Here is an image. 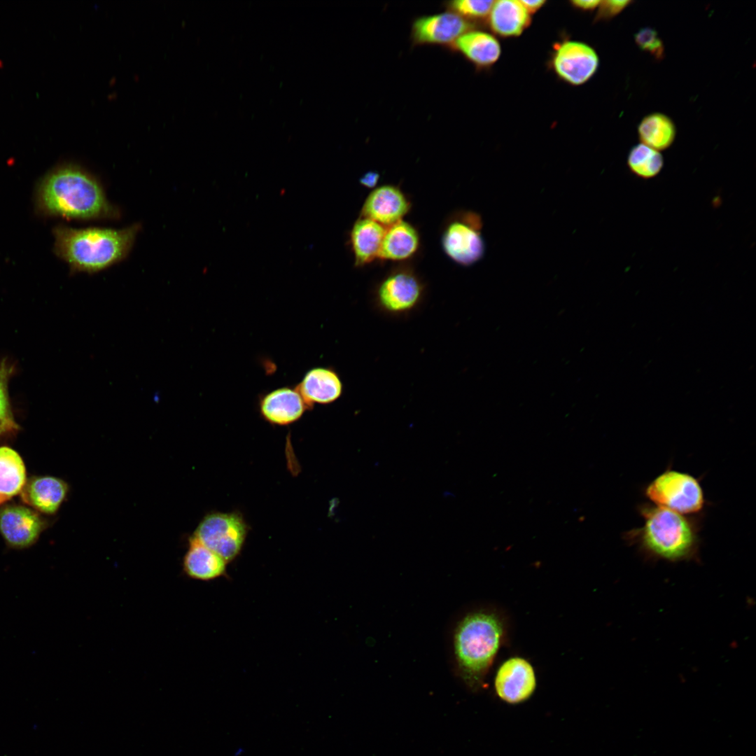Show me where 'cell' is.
Returning <instances> with one entry per match:
<instances>
[{
	"label": "cell",
	"mask_w": 756,
	"mask_h": 756,
	"mask_svg": "<svg viewBox=\"0 0 756 756\" xmlns=\"http://www.w3.org/2000/svg\"><path fill=\"white\" fill-rule=\"evenodd\" d=\"M520 1L530 15L537 12L546 3L545 0H522Z\"/></svg>",
	"instance_id": "cell-31"
},
{
	"label": "cell",
	"mask_w": 756,
	"mask_h": 756,
	"mask_svg": "<svg viewBox=\"0 0 756 756\" xmlns=\"http://www.w3.org/2000/svg\"><path fill=\"white\" fill-rule=\"evenodd\" d=\"M641 142L658 151L668 148L674 142L676 128L673 120L660 113H653L644 117L638 127Z\"/></svg>",
	"instance_id": "cell-23"
},
{
	"label": "cell",
	"mask_w": 756,
	"mask_h": 756,
	"mask_svg": "<svg viewBox=\"0 0 756 756\" xmlns=\"http://www.w3.org/2000/svg\"><path fill=\"white\" fill-rule=\"evenodd\" d=\"M69 485L63 479L52 476H35L27 479L20 492L23 503L34 510L54 514L66 498Z\"/></svg>",
	"instance_id": "cell-15"
},
{
	"label": "cell",
	"mask_w": 756,
	"mask_h": 756,
	"mask_svg": "<svg viewBox=\"0 0 756 756\" xmlns=\"http://www.w3.org/2000/svg\"><path fill=\"white\" fill-rule=\"evenodd\" d=\"M636 510L643 524L622 534L628 545L650 560H699L703 514H682L649 502L638 504Z\"/></svg>",
	"instance_id": "cell-2"
},
{
	"label": "cell",
	"mask_w": 756,
	"mask_h": 756,
	"mask_svg": "<svg viewBox=\"0 0 756 756\" xmlns=\"http://www.w3.org/2000/svg\"><path fill=\"white\" fill-rule=\"evenodd\" d=\"M296 388L310 408L315 404L328 405L335 402L342 396L344 390L339 374L326 367H317L307 371Z\"/></svg>",
	"instance_id": "cell-16"
},
{
	"label": "cell",
	"mask_w": 756,
	"mask_h": 756,
	"mask_svg": "<svg viewBox=\"0 0 756 756\" xmlns=\"http://www.w3.org/2000/svg\"><path fill=\"white\" fill-rule=\"evenodd\" d=\"M410 208V202L401 190L394 186L384 185L368 196L361 216L386 227L401 220Z\"/></svg>",
	"instance_id": "cell-14"
},
{
	"label": "cell",
	"mask_w": 756,
	"mask_h": 756,
	"mask_svg": "<svg viewBox=\"0 0 756 756\" xmlns=\"http://www.w3.org/2000/svg\"><path fill=\"white\" fill-rule=\"evenodd\" d=\"M426 291L424 282L413 269L399 267L375 286L372 304L377 312L386 317L406 318L421 307Z\"/></svg>",
	"instance_id": "cell-6"
},
{
	"label": "cell",
	"mask_w": 756,
	"mask_h": 756,
	"mask_svg": "<svg viewBox=\"0 0 756 756\" xmlns=\"http://www.w3.org/2000/svg\"><path fill=\"white\" fill-rule=\"evenodd\" d=\"M41 215L83 221L115 220L118 208L107 199L99 180L78 164L64 163L47 173L35 192Z\"/></svg>",
	"instance_id": "cell-1"
},
{
	"label": "cell",
	"mask_w": 756,
	"mask_h": 756,
	"mask_svg": "<svg viewBox=\"0 0 756 756\" xmlns=\"http://www.w3.org/2000/svg\"><path fill=\"white\" fill-rule=\"evenodd\" d=\"M600 2L601 1L598 0H574L570 1V4L581 10H592L598 8Z\"/></svg>",
	"instance_id": "cell-30"
},
{
	"label": "cell",
	"mask_w": 756,
	"mask_h": 756,
	"mask_svg": "<svg viewBox=\"0 0 756 756\" xmlns=\"http://www.w3.org/2000/svg\"><path fill=\"white\" fill-rule=\"evenodd\" d=\"M475 25L449 10L419 16L411 27L412 45H436L451 48L454 42Z\"/></svg>",
	"instance_id": "cell-10"
},
{
	"label": "cell",
	"mask_w": 756,
	"mask_h": 756,
	"mask_svg": "<svg viewBox=\"0 0 756 756\" xmlns=\"http://www.w3.org/2000/svg\"><path fill=\"white\" fill-rule=\"evenodd\" d=\"M310 409L296 387L284 386L264 394L259 401L262 418L271 424L288 426Z\"/></svg>",
	"instance_id": "cell-13"
},
{
	"label": "cell",
	"mask_w": 756,
	"mask_h": 756,
	"mask_svg": "<svg viewBox=\"0 0 756 756\" xmlns=\"http://www.w3.org/2000/svg\"><path fill=\"white\" fill-rule=\"evenodd\" d=\"M26 481V468L20 455L9 447H0V505L20 493Z\"/></svg>",
	"instance_id": "cell-22"
},
{
	"label": "cell",
	"mask_w": 756,
	"mask_h": 756,
	"mask_svg": "<svg viewBox=\"0 0 756 756\" xmlns=\"http://www.w3.org/2000/svg\"><path fill=\"white\" fill-rule=\"evenodd\" d=\"M386 227L363 217L354 223L350 237L357 266H363L379 257Z\"/></svg>",
	"instance_id": "cell-20"
},
{
	"label": "cell",
	"mask_w": 756,
	"mask_h": 756,
	"mask_svg": "<svg viewBox=\"0 0 756 756\" xmlns=\"http://www.w3.org/2000/svg\"><path fill=\"white\" fill-rule=\"evenodd\" d=\"M664 164L663 155L643 144L633 146L627 156V167L636 177L648 180L656 177Z\"/></svg>",
	"instance_id": "cell-24"
},
{
	"label": "cell",
	"mask_w": 756,
	"mask_h": 756,
	"mask_svg": "<svg viewBox=\"0 0 756 756\" xmlns=\"http://www.w3.org/2000/svg\"><path fill=\"white\" fill-rule=\"evenodd\" d=\"M504 615L480 608L465 615L454 634V653L459 678L472 692L484 689L486 677L507 634Z\"/></svg>",
	"instance_id": "cell-3"
},
{
	"label": "cell",
	"mask_w": 756,
	"mask_h": 756,
	"mask_svg": "<svg viewBox=\"0 0 756 756\" xmlns=\"http://www.w3.org/2000/svg\"><path fill=\"white\" fill-rule=\"evenodd\" d=\"M631 1H601L598 6L597 20H607L613 18L626 8Z\"/></svg>",
	"instance_id": "cell-28"
},
{
	"label": "cell",
	"mask_w": 756,
	"mask_h": 756,
	"mask_svg": "<svg viewBox=\"0 0 756 756\" xmlns=\"http://www.w3.org/2000/svg\"><path fill=\"white\" fill-rule=\"evenodd\" d=\"M487 18L491 31L502 37L521 35L531 21L529 13L517 0L494 1Z\"/></svg>",
	"instance_id": "cell-19"
},
{
	"label": "cell",
	"mask_w": 756,
	"mask_h": 756,
	"mask_svg": "<svg viewBox=\"0 0 756 756\" xmlns=\"http://www.w3.org/2000/svg\"><path fill=\"white\" fill-rule=\"evenodd\" d=\"M419 246L416 230L402 220L386 227L379 258L404 260L412 257Z\"/></svg>",
	"instance_id": "cell-21"
},
{
	"label": "cell",
	"mask_w": 756,
	"mask_h": 756,
	"mask_svg": "<svg viewBox=\"0 0 756 756\" xmlns=\"http://www.w3.org/2000/svg\"><path fill=\"white\" fill-rule=\"evenodd\" d=\"M450 50L457 51L479 69L491 66L501 54L500 44L493 34L474 29L463 34Z\"/></svg>",
	"instance_id": "cell-18"
},
{
	"label": "cell",
	"mask_w": 756,
	"mask_h": 756,
	"mask_svg": "<svg viewBox=\"0 0 756 756\" xmlns=\"http://www.w3.org/2000/svg\"><path fill=\"white\" fill-rule=\"evenodd\" d=\"M14 367L6 360L0 363V440L15 435L20 429L15 420L8 393V383Z\"/></svg>",
	"instance_id": "cell-25"
},
{
	"label": "cell",
	"mask_w": 756,
	"mask_h": 756,
	"mask_svg": "<svg viewBox=\"0 0 756 756\" xmlns=\"http://www.w3.org/2000/svg\"><path fill=\"white\" fill-rule=\"evenodd\" d=\"M493 2L491 0H456L444 2V6L474 24L473 22L488 18Z\"/></svg>",
	"instance_id": "cell-26"
},
{
	"label": "cell",
	"mask_w": 756,
	"mask_h": 756,
	"mask_svg": "<svg viewBox=\"0 0 756 756\" xmlns=\"http://www.w3.org/2000/svg\"><path fill=\"white\" fill-rule=\"evenodd\" d=\"M482 226V217L476 212L462 211L456 214L442 233L444 253L463 266H470L480 260L486 250Z\"/></svg>",
	"instance_id": "cell-8"
},
{
	"label": "cell",
	"mask_w": 756,
	"mask_h": 756,
	"mask_svg": "<svg viewBox=\"0 0 756 756\" xmlns=\"http://www.w3.org/2000/svg\"><path fill=\"white\" fill-rule=\"evenodd\" d=\"M47 526L37 511L26 506L7 505L0 508V533L13 549L32 546Z\"/></svg>",
	"instance_id": "cell-11"
},
{
	"label": "cell",
	"mask_w": 756,
	"mask_h": 756,
	"mask_svg": "<svg viewBox=\"0 0 756 756\" xmlns=\"http://www.w3.org/2000/svg\"><path fill=\"white\" fill-rule=\"evenodd\" d=\"M701 477L672 468L669 465L643 488L649 503L686 515L703 514L708 505Z\"/></svg>",
	"instance_id": "cell-5"
},
{
	"label": "cell",
	"mask_w": 756,
	"mask_h": 756,
	"mask_svg": "<svg viewBox=\"0 0 756 756\" xmlns=\"http://www.w3.org/2000/svg\"><path fill=\"white\" fill-rule=\"evenodd\" d=\"M634 41L640 50L650 53L656 59L661 60L664 57L663 41L654 29L650 27L640 29L635 34Z\"/></svg>",
	"instance_id": "cell-27"
},
{
	"label": "cell",
	"mask_w": 756,
	"mask_h": 756,
	"mask_svg": "<svg viewBox=\"0 0 756 756\" xmlns=\"http://www.w3.org/2000/svg\"><path fill=\"white\" fill-rule=\"evenodd\" d=\"M537 679L531 663L520 656L505 659L499 666L494 678V688L503 701L517 704L528 699L536 690Z\"/></svg>",
	"instance_id": "cell-12"
},
{
	"label": "cell",
	"mask_w": 756,
	"mask_h": 756,
	"mask_svg": "<svg viewBox=\"0 0 756 756\" xmlns=\"http://www.w3.org/2000/svg\"><path fill=\"white\" fill-rule=\"evenodd\" d=\"M551 64L559 78L570 85H580L595 74L599 59L595 50L588 44L566 40L555 46Z\"/></svg>",
	"instance_id": "cell-9"
},
{
	"label": "cell",
	"mask_w": 756,
	"mask_h": 756,
	"mask_svg": "<svg viewBox=\"0 0 756 756\" xmlns=\"http://www.w3.org/2000/svg\"><path fill=\"white\" fill-rule=\"evenodd\" d=\"M248 529L238 512H211L202 518L192 536L230 563L241 553Z\"/></svg>",
	"instance_id": "cell-7"
},
{
	"label": "cell",
	"mask_w": 756,
	"mask_h": 756,
	"mask_svg": "<svg viewBox=\"0 0 756 756\" xmlns=\"http://www.w3.org/2000/svg\"><path fill=\"white\" fill-rule=\"evenodd\" d=\"M140 229L139 223L121 229L59 225L53 229L54 252L71 273H97L128 256Z\"/></svg>",
	"instance_id": "cell-4"
},
{
	"label": "cell",
	"mask_w": 756,
	"mask_h": 756,
	"mask_svg": "<svg viewBox=\"0 0 756 756\" xmlns=\"http://www.w3.org/2000/svg\"><path fill=\"white\" fill-rule=\"evenodd\" d=\"M379 174L376 172L370 171L365 173L360 178V183L365 187L372 188L376 186L379 178Z\"/></svg>",
	"instance_id": "cell-29"
},
{
	"label": "cell",
	"mask_w": 756,
	"mask_h": 756,
	"mask_svg": "<svg viewBox=\"0 0 756 756\" xmlns=\"http://www.w3.org/2000/svg\"><path fill=\"white\" fill-rule=\"evenodd\" d=\"M227 562L194 536L188 540L183 559L187 576L200 581H211L226 575Z\"/></svg>",
	"instance_id": "cell-17"
}]
</instances>
